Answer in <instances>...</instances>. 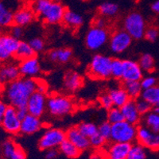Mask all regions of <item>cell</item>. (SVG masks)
I'll return each mask as SVG.
<instances>
[{
  "label": "cell",
  "instance_id": "1",
  "mask_svg": "<svg viewBox=\"0 0 159 159\" xmlns=\"http://www.w3.org/2000/svg\"><path fill=\"white\" fill-rule=\"evenodd\" d=\"M38 84L34 78L20 77L4 86L2 92L4 100L16 108L26 107L30 97L37 91Z\"/></svg>",
  "mask_w": 159,
  "mask_h": 159
},
{
  "label": "cell",
  "instance_id": "2",
  "mask_svg": "<svg viewBox=\"0 0 159 159\" xmlns=\"http://www.w3.org/2000/svg\"><path fill=\"white\" fill-rule=\"evenodd\" d=\"M33 11L47 24L56 25L62 22L66 9L57 0H36Z\"/></svg>",
  "mask_w": 159,
  "mask_h": 159
},
{
  "label": "cell",
  "instance_id": "3",
  "mask_svg": "<svg viewBox=\"0 0 159 159\" xmlns=\"http://www.w3.org/2000/svg\"><path fill=\"white\" fill-rule=\"evenodd\" d=\"M111 62L110 57L96 54L92 58L88 72L92 78L97 80H107L111 77Z\"/></svg>",
  "mask_w": 159,
  "mask_h": 159
},
{
  "label": "cell",
  "instance_id": "4",
  "mask_svg": "<svg viewBox=\"0 0 159 159\" xmlns=\"http://www.w3.org/2000/svg\"><path fill=\"white\" fill-rule=\"evenodd\" d=\"M138 127L128 122L123 121L112 124L111 141L112 143H131L137 139Z\"/></svg>",
  "mask_w": 159,
  "mask_h": 159
},
{
  "label": "cell",
  "instance_id": "5",
  "mask_svg": "<svg viewBox=\"0 0 159 159\" xmlns=\"http://www.w3.org/2000/svg\"><path fill=\"white\" fill-rule=\"evenodd\" d=\"M72 99L63 95H52L47 99V110L54 117H63L74 111Z\"/></svg>",
  "mask_w": 159,
  "mask_h": 159
},
{
  "label": "cell",
  "instance_id": "6",
  "mask_svg": "<svg viewBox=\"0 0 159 159\" xmlns=\"http://www.w3.org/2000/svg\"><path fill=\"white\" fill-rule=\"evenodd\" d=\"M123 30L127 31L133 39L140 40L144 38L147 30L146 21L139 12H131L123 20Z\"/></svg>",
  "mask_w": 159,
  "mask_h": 159
},
{
  "label": "cell",
  "instance_id": "7",
  "mask_svg": "<svg viewBox=\"0 0 159 159\" xmlns=\"http://www.w3.org/2000/svg\"><path fill=\"white\" fill-rule=\"evenodd\" d=\"M66 139V132L59 128H49L44 132L38 141V148L41 150L59 148Z\"/></svg>",
  "mask_w": 159,
  "mask_h": 159
},
{
  "label": "cell",
  "instance_id": "8",
  "mask_svg": "<svg viewBox=\"0 0 159 159\" xmlns=\"http://www.w3.org/2000/svg\"><path fill=\"white\" fill-rule=\"evenodd\" d=\"M109 38V33L106 28L92 26L85 36V45L90 50H99L108 42Z\"/></svg>",
  "mask_w": 159,
  "mask_h": 159
},
{
  "label": "cell",
  "instance_id": "9",
  "mask_svg": "<svg viewBox=\"0 0 159 159\" xmlns=\"http://www.w3.org/2000/svg\"><path fill=\"white\" fill-rule=\"evenodd\" d=\"M19 0H0V27L13 25L14 16L20 8Z\"/></svg>",
  "mask_w": 159,
  "mask_h": 159
},
{
  "label": "cell",
  "instance_id": "10",
  "mask_svg": "<svg viewBox=\"0 0 159 159\" xmlns=\"http://www.w3.org/2000/svg\"><path fill=\"white\" fill-rule=\"evenodd\" d=\"M19 42L10 34H0V63L15 57Z\"/></svg>",
  "mask_w": 159,
  "mask_h": 159
},
{
  "label": "cell",
  "instance_id": "11",
  "mask_svg": "<svg viewBox=\"0 0 159 159\" xmlns=\"http://www.w3.org/2000/svg\"><path fill=\"white\" fill-rule=\"evenodd\" d=\"M131 38L124 30H117L109 38V46L111 50L115 53H122L127 50L132 43Z\"/></svg>",
  "mask_w": 159,
  "mask_h": 159
},
{
  "label": "cell",
  "instance_id": "12",
  "mask_svg": "<svg viewBox=\"0 0 159 159\" xmlns=\"http://www.w3.org/2000/svg\"><path fill=\"white\" fill-rule=\"evenodd\" d=\"M136 140L145 148L159 151V134L154 133L144 125L138 127Z\"/></svg>",
  "mask_w": 159,
  "mask_h": 159
},
{
  "label": "cell",
  "instance_id": "13",
  "mask_svg": "<svg viewBox=\"0 0 159 159\" xmlns=\"http://www.w3.org/2000/svg\"><path fill=\"white\" fill-rule=\"evenodd\" d=\"M47 96L45 93L38 91L34 92L30 97L27 103V110L29 114L40 118L47 109Z\"/></svg>",
  "mask_w": 159,
  "mask_h": 159
},
{
  "label": "cell",
  "instance_id": "14",
  "mask_svg": "<svg viewBox=\"0 0 159 159\" xmlns=\"http://www.w3.org/2000/svg\"><path fill=\"white\" fill-rule=\"evenodd\" d=\"M2 129L8 134H17L20 133L21 120L17 116V108L12 106H8L4 117L1 122Z\"/></svg>",
  "mask_w": 159,
  "mask_h": 159
},
{
  "label": "cell",
  "instance_id": "15",
  "mask_svg": "<svg viewBox=\"0 0 159 159\" xmlns=\"http://www.w3.org/2000/svg\"><path fill=\"white\" fill-rule=\"evenodd\" d=\"M123 73L122 80L123 82L140 81L143 78V71L139 63L132 60H124Z\"/></svg>",
  "mask_w": 159,
  "mask_h": 159
},
{
  "label": "cell",
  "instance_id": "16",
  "mask_svg": "<svg viewBox=\"0 0 159 159\" xmlns=\"http://www.w3.org/2000/svg\"><path fill=\"white\" fill-rule=\"evenodd\" d=\"M18 67L21 76L22 77L34 78L41 72L39 60L35 56L22 61Z\"/></svg>",
  "mask_w": 159,
  "mask_h": 159
},
{
  "label": "cell",
  "instance_id": "17",
  "mask_svg": "<svg viewBox=\"0 0 159 159\" xmlns=\"http://www.w3.org/2000/svg\"><path fill=\"white\" fill-rule=\"evenodd\" d=\"M21 77L18 65L13 63L7 64L0 67V82L3 86Z\"/></svg>",
  "mask_w": 159,
  "mask_h": 159
},
{
  "label": "cell",
  "instance_id": "18",
  "mask_svg": "<svg viewBox=\"0 0 159 159\" xmlns=\"http://www.w3.org/2000/svg\"><path fill=\"white\" fill-rule=\"evenodd\" d=\"M66 139L73 143L81 151L88 150L91 147L89 138L84 135L80 131L77 127H72L67 130Z\"/></svg>",
  "mask_w": 159,
  "mask_h": 159
},
{
  "label": "cell",
  "instance_id": "19",
  "mask_svg": "<svg viewBox=\"0 0 159 159\" xmlns=\"http://www.w3.org/2000/svg\"><path fill=\"white\" fill-rule=\"evenodd\" d=\"M43 123L40 118L29 114L23 120L21 121L20 133L25 135H30L35 134L42 128Z\"/></svg>",
  "mask_w": 159,
  "mask_h": 159
},
{
  "label": "cell",
  "instance_id": "20",
  "mask_svg": "<svg viewBox=\"0 0 159 159\" xmlns=\"http://www.w3.org/2000/svg\"><path fill=\"white\" fill-rule=\"evenodd\" d=\"M130 147V143H113L107 148L106 159H127Z\"/></svg>",
  "mask_w": 159,
  "mask_h": 159
},
{
  "label": "cell",
  "instance_id": "21",
  "mask_svg": "<svg viewBox=\"0 0 159 159\" xmlns=\"http://www.w3.org/2000/svg\"><path fill=\"white\" fill-rule=\"evenodd\" d=\"M122 113L123 115L125 121L128 122L131 124H139L141 120V115L138 111L136 107L135 100L130 99L125 105L121 107Z\"/></svg>",
  "mask_w": 159,
  "mask_h": 159
},
{
  "label": "cell",
  "instance_id": "22",
  "mask_svg": "<svg viewBox=\"0 0 159 159\" xmlns=\"http://www.w3.org/2000/svg\"><path fill=\"white\" fill-rule=\"evenodd\" d=\"M83 77L75 71H69L64 76V88L68 92H74L79 90L83 86Z\"/></svg>",
  "mask_w": 159,
  "mask_h": 159
},
{
  "label": "cell",
  "instance_id": "23",
  "mask_svg": "<svg viewBox=\"0 0 159 159\" xmlns=\"http://www.w3.org/2000/svg\"><path fill=\"white\" fill-rule=\"evenodd\" d=\"M34 18L35 13L34 12V11L29 8H20L15 14L13 25L24 27L30 25L34 20Z\"/></svg>",
  "mask_w": 159,
  "mask_h": 159
},
{
  "label": "cell",
  "instance_id": "24",
  "mask_svg": "<svg viewBox=\"0 0 159 159\" xmlns=\"http://www.w3.org/2000/svg\"><path fill=\"white\" fill-rule=\"evenodd\" d=\"M114 107L121 108L130 99L124 88H115L108 92Z\"/></svg>",
  "mask_w": 159,
  "mask_h": 159
},
{
  "label": "cell",
  "instance_id": "25",
  "mask_svg": "<svg viewBox=\"0 0 159 159\" xmlns=\"http://www.w3.org/2000/svg\"><path fill=\"white\" fill-rule=\"evenodd\" d=\"M63 23L71 29L76 30L80 28L84 24V18L82 15L70 10H66L64 15Z\"/></svg>",
  "mask_w": 159,
  "mask_h": 159
},
{
  "label": "cell",
  "instance_id": "26",
  "mask_svg": "<svg viewBox=\"0 0 159 159\" xmlns=\"http://www.w3.org/2000/svg\"><path fill=\"white\" fill-rule=\"evenodd\" d=\"M141 97L148 102L152 107H159V84L155 85L147 90H143Z\"/></svg>",
  "mask_w": 159,
  "mask_h": 159
},
{
  "label": "cell",
  "instance_id": "27",
  "mask_svg": "<svg viewBox=\"0 0 159 159\" xmlns=\"http://www.w3.org/2000/svg\"><path fill=\"white\" fill-rule=\"evenodd\" d=\"M58 150H59L60 153L64 154L65 157L72 159L76 158V157H79L82 152L73 143L69 141L68 139H65V141L61 143V145L60 146Z\"/></svg>",
  "mask_w": 159,
  "mask_h": 159
},
{
  "label": "cell",
  "instance_id": "28",
  "mask_svg": "<svg viewBox=\"0 0 159 159\" xmlns=\"http://www.w3.org/2000/svg\"><path fill=\"white\" fill-rule=\"evenodd\" d=\"M98 11L101 16L104 18H112L119 13V7L116 2L107 1L99 6Z\"/></svg>",
  "mask_w": 159,
  "mask_h": 159
},
{
  "label": "cell",
  "instance_id": "29",
  "mask_svg": "<svg viewBox=\"0 0 159 159\" xmlns=\"http://www.w3.org/2000/svg\"><path fill=\"white\" fill-rule=\"evenodd\" d=\"M35 53L36 52L32 49L29 42L20 41L15 57L17 58L18 60H20L22 61L23 60L34 57Z\"/></svg>",
  "mask_w": 159,
  "mask_h": 159
},
{
  "label": "cell",
  "instance_id": "30",
  "mask_svg": "<svg viewBox=\"0 0 159 159\" xmlns=\"http://www.w3.org/2000/svg\"><path fill=\"white\" fill-rule=\"evenodd\" d=\"M144 126L148 127L154 133L159 134V113L155 111H150L144 116L143 119Z\"/></svg>",
  "mask_w": 159,
  "mask_h": 159
},
{
  "label": "cell",
  "instance_id": "31",
  "mask_svg": "<svg viewBox=\"0 0 159 159\" xmlns=\"http://www.w3.org/2000/svg\"><path fill=\"white\" fill-rule=\"evenodd\" d=\"M123 88L127 91L130 99L134 100H136L142 96L143 91L140 81L123 82Z\"/></svg>",
  "mask_w": 159,
  "mask_h": 159
},
{
  "label": "cell",
  "instance_id": "32",
  "mask_svg": "<svg viewBox=\"0 0 159 159\" xmlns=\"http://www.w3.org/2000/svg\"><path fill=\"white\" fill-rule=\"evenodd\" d=\"M143 72H147L150 73L153 72L155 69V62L154 57L150 53H143L140 56L138 61Z\"/></svg>",
  "mask_w": 159,
  "mask_h": 159
},
{
  "label": "cell",
  "instance_id": "33",
  "mask_svg": "<svg viewBox=\"0 0 159 159\" xmlns=\"http://www.w3.org/2000/svg\"><path fill=\"white\" fill-rule=\"evenodd\" d=\"M147 150L143 145L139 143L131 144L127 159H147Z\"/></svg>",
  "mask_w": 159,
  "mask_h": 159
},
{
  "label": "cell",
  "instance_id": "34",
  "mask_svg": "<svg viewBox=\"0 0 159 159\" xmlns=\"http://www.w3.org/2000/svg\"><path fill=\"white\" fill-rule=\"evenodd\" d=\"M18 145L12 139H7L2 143V153L6 159H11L15 155Z\"/></svg>",
  "mask_w": 159,
  "mask_h": 159
},
{
  "label": "cell",
  "instance_id": "35",
  "mask_svg": "<svg viewBox=\"0 0 159 159\" xmlns=\"http://www.w3.org/2000/svg\"><path fill=\"white\" fill-rule=\"evenodd\" d=\"M77 128L84 135H85L89 139L98 133V127L93 123L84 122L78 125Z\"/></svg>",
  "mask_w": 159,
  "mask_h": 159
},
{
  "label": "cell",
  "instance_id": "36",
  "mask_svg": "<svg viewBox=\"0 0 159 159\" xmlns=\"http://www.w3.org/2000/svg\"><path fill=\"white\" fill-rule=\"evenodd\" d=\"M123 73V62L119 58L112 59L111 62V77L114 79H122Z\"/></svg>",
  "mask_w": 159,
  "mask_h": 159
},
{
  "label": "cell",
  "instance_id": "37",
  "mask_svg": "<svg viewBox=\"0 0 159 159\" xmlns=\"http://www.w3.org/2000/svg\"><path fill=\"white\" fill-rule=\"evenodd\" d=\"M107 120L111 124L119 123L124 120V117L122 113L121 108L116 107H113L108 110L107 112Z\"/></svg>",
  "mask_w": 159,
  "mask_h": 159
},
{
  "label": "cell",
  "instance_id": "38",
  "mask_svg": "<svg viewBox=\"0 0 159 159\" xmlns=\"http://www.w3.org/2000/svg\"><path fill=\"white\" fill-rule=\"evenodd\" d=\"M57 50V61L61 64H66L69 61L72 57V51L69 48L58 49Z\"/></svg>",
  "mask_w": 159,
  "mask_h": 159
},
{
  "label": "cell",
  "instance_id": "39",
  "mask_svg": "<svg viewBox=\"0 0 159 159\" xmlns=\"http://www.w3.org/2000/svg\"><path fill=\"white\" fill-rule=\"evenodd\" d=\"M111 128L112 124H111L108 121L103 122L98 127V133L103 136L107 141H109L111 140Z\"/></svg>",
  "mask_w": 159,
  "mask_h": 159
},
{
  "label": "cell",
  "instance_id": "40",
  "mask_svg": "<svg viewBox=\"0 0 159 159\" xmlns=\"http://www.w3.org/2000/svg\"><path fill=\"white\" fill-rule=\"evenodd\" d=\"M135 103L138 111H139V112L140 113L141 116H145V115H147V113H149L150 111H152L151 105H150L148 102L146 101L145 99H143L142 97L136 99Z\"/></svg>",
  "mask_w": 159,
  "mask_h": 159
},
{
  "label": "cell",
  "instance_id": "41",
  "mask_svg": "<svg viewBox=\"0 0 159 159\" xmlns=\"http://www.w3.org/2000/svg\"><path fill=\"white\" fill-rule=\"evenodd\" d=\"M99 104L101 105V107H103L106 110H110L111 108L114 107L113 103H112L111 98L108 92H103L99 97Z\"/></svg>",
  "mask_w": 159,
  "mask_h": 159
},
{
  "label": "cell",
  "instance_id": "42",
  "mask_svg": "<svg viewBox=\"0 0 159 159\" xmlns=\"http://www.w3.org/2000/svg\"><path fill=\"white\" fill-rule=\"evenodd\" d=\"M89 141H90L91 147H94V148H100V147L104 146L107 140L103 136L100 135L99 133H97V134L89 138Z\"/></svg>",
  "mask_w": 159,
  "mask_h": 159
},
{
  "label": "cell",
  "instance_id": "43",
  "mask_svg": "<svg viewBox=\"0 0 159 159\" xmlns=\"http://www.w3.org/2000/svg\"><path fill=\"white\" fill-rule=\"evenodd\" d=\"M159 30L157 27L154 26H150L147 28L146 32H145L144 38L150 42H154L158 38Z\"/></svg>",
  "mask_w": 159,
  "mask_h": 159
},
{
  "label": "cell",
  "instance_id": "44",
  "mask_svg": "<svg viewBox=\"0 0 159 159\" xmlns=\"http://www.w3.org/2000/svg\"><path fill=\"white\" fill-rule=\"evenodd\" d=\"M157 78L154 77V76H147L146 77H143L140 80V84H141V86L143 90H147V89L154 87V86L157 85Z\"/></svg>",
  "mask_w": 159,
  "mask_h": 159
},
{
  "label": "cell",
  "instance_id": "45",
  "mask_svg": "<svg viewBox=\"0 0 159 159\" xmlns=\"http://www.w3.org/2000/svg\"><path fill=\"white\" fill-rule=\"evenodd\" d=\"M30 45L35 52H42L45 49V42L40 38H34L30 41Z\"/></svg>",
  "mask_w": 159,
  "mask_h": 159
},
{
  "label": "cell",
  "instance_id": "46",
  "mask_svg": "<svg viewBox=\"0 0 159 159\" xmlns=\"http://www.w3.org/2000/svg\"><path fill=\"white\" fill-rule=\"evenodd\" d=\"M24 34L23 27L19 26V25H12L11 27V31H10V34L13 36L16 39L19 40L20 38H22V35Z\"/></svg>",
  "mask_w": 159,
  "mask_h": 159
},
{
  "label": "cell",
  "instance_id": "47",
  "mask_svg": "<svg viewBox=\"0 0 159 159\" xmlns=\"http://www.w3.org/2000/svg\"><path fill=\"white\" fill-rule=\"evenodd\" d=\"M92 26H96L98 28H106L107 25V20L104 17L99 16L96 17L94 20H93V23H92Z\"/></svg>",
  "mask_w": 159,
  "mask_h": 159
},
{
  "label": "cell",
  "instance_id": "48",
  "mask_svg": "<svg viewBox=\"0 0 159 159\" xmlns=\"http://www.w3.org/2000/svg\"><path fill=\"white\" fill-rule=\"evenodd\" d=\"M26 157H27V155H26L25 150L18 145V149H17L16 152H15V155L13 156L11 159H26Z\"/></svg>",
  "mask_w": 159,
  "mask_h": 159
},
{
  "label": "cell",
  "instance_id": "49",
  "mask_svg": "<svg viewBox=\"0 0 159 159\" xmlns=\"http://www.w3.org/2000/svg\"><path fill=\"white\" fill-rule=\"evenodd\" d=\"M60 151L58 149L53 148L45 150V158L46 159H55L59 154Z\"/></svg>",
  "mask_w": 159,
  "mask_h": 159
},
{
  "label": "cell",
  "instance_id": "50",
  "mask_svg": "<svg viewBox=\"0 0 159 159\" xmlns=\"http://www.w3.org/2000/svg\"><path fill=\"white\" fill-rule=\"evenodd\" d=\"M8 106L9 105L7 104V103L5 100L0 99V123L2 122V119L4 117V115H5L6 111L7 110Z\"/></svg>",
  "mask_w": 159,
  "mask_h": 159
},
{
  "label": "cell",
  "instance_id": "51",
  "mask_svg": "<svg viewBox=\"0 0 159 159\" xmlns=\"http://www.w3.org/2000/svg\"><path fill=\"white\" fill-rule=\"evenodd\" d=\"M28 115H29V111L27 110V107H19V108H17V116H18V119L21 121L23 120Z\"/></svg>",
  "mask_w": 159,
  "mask_h": 159
},
{
  "label": "cell",
  "instance_id": "52",
  "mask_svg": "<svg viewBox=\"0 0 159 159\" xmlns=\"http://www.w3.org/2000/svg\"><path fill=\"white\" fill-rule=\"evenodd\" d=\"M37 91L39 92H42V93H45L46 91H47V85H46V84H45L44 81L38 80Z\"/></svg>",
  "mask_w": 159,
  "mask_h": 159
},
{
  "label": "cell",
  "instance_id": "53",
  "mask_svg": "<svg viewBox=\"0 0 159 159\" xmlns=\"http://www.w3.org/2000/svg\"><path fill=\"white\" fill-rule=\"evenodd\" d=\"M151 10L153 12L159 15V0H156L151 5Z\"/></svg>",
  "mask_w": 159,
  "mask_h": 159
},
{
  "label": "cell",
  "instance_id": "54",
  "mask_svg": "<svg viewBox=\"0 0 159 159\" xmlns=\"http://www.w3.org/2000/svg\"><path fill=\"white\" fill-rule=\"evenodd\" d=\"M3 85L1 84V82H0V94H2V90H3Z\"/></svg>",
  "mask_w": 159,
  "mask_h": 159
},
{
  "label": "cell",
  "instance_id": "55",
  "mask_svg": "<svg viewBox=\"0 0 159 159\" xmlns=\"http://www.w3.org/2000/svg\"><path fill=\"white\" fill-rule=\"evenodd\" d=\"M154 110L155 111H157V113H159V107H157V108H154Z\"/></svg>",
  "mask_w": 159,
  "mask_h": 159
},
{
  "label": "cell",
  "instance_id": "56",
  "mask_svg": "<svg viewBox=\"0 0 159 159\" xmlns=\"http://www.w3.org/2000/svg\"><path fill=\"white\" fill-rule=\"evenodd\" d=\"M80 1H83V2H86V1H88V0H80Z\"/></svg>",
  "mask_w": 159,
  "mask_h": 159
},
{
  "label": "cell",
  "instance_id": "57",
  "mask_svg": "<svg viewBox=\"0 0 159 159\" xmlns=\"http://www.w3.org/2000/svg\"><path fill=\"white\" fill-rule=\"evenodd\" d=\"M0 32H1V27H0Z\"/></svg>",
  "mask_w": 159,
  "mask_h": 159
},
{
  "label": "cell",
  "instance_id": "58",
  "mask_svg": "<svg viewBox=\"0 0 159 159\" xmlns=\"http://www.w3.org/2000/svg\"><path fill=\"white\" fill-rule=\"evenodd\" d=\"M0 159H2V158H0Z\"/></svg>",
  "mask_w": 159,
  "mask_h": 159
},
{
  "label": "cell",
  "instance_id": "59",
  "mask_svg": "<svg viewBox=\"0 0 159 159\" xmlns=\"http://www.w3.org/2000/svg\"><path fill=\"white\" fill-rule=\"evenodd\" d=\"M158 81H159V80H158Z\"/></svg>",
  "mask_w": 159,
  "mask_h": 159
}]
</instances>
